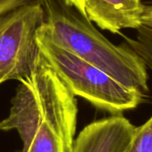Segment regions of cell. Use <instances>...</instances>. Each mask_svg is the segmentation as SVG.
Instances as JSON below:
<instances>
[{
    "label": "cell",
    "mask_w": 152,
    "mask_h": 152,
    "mask_svg": "<svg viewBox=\"0 0 152 152\" xmlns=\"http://www.w3.org/2000/svg\"><path fill=\"white\" fill-rule=\"evenodd\" d=\"M76 96L42 54L34 72L20 81L0 130H16L21 152H70L77 126Z\"/></svg>",
    "instance_id": "cell-1"
},
{
    "label": "cell",
    "mask_w": 152,
    "mask_h": 152,
    "mask_svg": "<svg viewBox=\"0 0 152 152\" xmlns=\"http://www.w3.org/2000/svg\"><path fill=\"white\" fill-rule=\"evenodd\" d=\"M42 31L55 44L107 72L126 87L146 96L148 68L126 43L116 45L63 0H45Z\"/></svg>",
    "instance_id": "cell-2"
},
{
    "label": "cell",
    "mask_w": 152,
    "mask_h": 152,
    "mask_svg": "<svg viewBox=\"0 0 152 152\" xmlns=\"http://www.w3.org/2000/svg\"><path fill=\"white\" fill-rule=\"evenodd\" d=\"M37 42L42 54L75 96L112 114L136 108L145 98L107 72L53 42L40 28Z\"/></svg>",
    "instance_id": "cell-3"
},
{
    "label": "cell",
    "mask_w": 152,
    "mask_h": 152,
    "mask_svg": "<svg viewBox=\"0 0 152 152\" xmlns=\"http://www.w3.org/2000/svg\"><path fill=\"white\" fill-rule=\"evenodd\" d=\"M45 23L43 4L23 5L0 17V86L34 72L42 56L37 32Z\"/></svg>",
    "instance_id": "cell-4"
},
{
    "label": "cell",
    "mask_w": 152,
    "mask_h": 152,
    "mask_svg": "<svg viewBox=\"0 0 152 152\" xmlns=\"http://www.w3.org/2000/svg\"><path fill=\"white\" fill-rule=\"evenodd\" d=\"M135 127L122 116H113L86 126L74 140L70 152H126Z\"/></svg>",
    "instance_id": "cell-5"
},
{
    "label": "cell",
    "mask_w": 152,
    "mask_h": 152,
    "mask_svg": "<svg viewBox=\"0 0 152 152\" xmlns=\"http://www.w3.org/2000/svg\"><path fill=\"white\" fill-rule=\"evenodd\" d=\"M86 17L103 30L119 33L142 25L144 4L141 0H86Z\"/></svg>",
    "instance_id": "cell-6"
},
{
    "label": "cell",
    "mask_w": 152,
    "mask_h": 152,
    "mask_svg": "<svg viewBox=\"0 0 152 152\" xmlns=\"http://www.w3.org/2000/svg\"><path fill=\"white\" fill-rule=\"evenodd\" d=\"M126 44L134 50L152 70V25L142 24L136 29L134 38L123 36Z\"/></svg>",
    "instance_id": "cell-7"
},
{
    "label": "cell",
    "mask_w": 152,
    "mask_h": 152,
    "mask_svg": "<svg viewBox=\"0 0 152 152\" xmlns=\"http://www.w3.org/2000/svg\"><path fill=\"white\" fill-rule=\"evenodd\" d=\"M126 152H152V117L137 127L136 134Z\"/></svg>",
    "instance_id": "cell-8"
},
{
    "label": "cell",
    "mask_w": 152,
    "mask_h": 152,
    "mask_svg": "<svg viewBox=\"0 0 152 152\" xmlns=\"http://www.w3.org/2000/svg\"><path fill=\"white\" fill-rule=\"evenodd\" d=\"M45 0H0V17L18 7L28 4H43Z\"/></svg>",
    "instance_id": "cell-9"
},
{
    "label": "cell",
    "mask_w": 152,
    "mask_h": 152,
    "mask_svg": "<svg viewBox=\"0 0 152 152\" xmlns=\"http://www.w3.org/2000/svg\"><path fill=\"white\" fill-rule=\"evenodd\" d=\"M66 4L74 7L77 9L81 14L86 17V0H63Z\"/></svg>",
    "instance_id": "cell-10"
},
{
    "label": "cell",
    "mask_w": 152,
    "mask_h": 152,
    "mask_svg": "<svg viewBox=\"0 0 152 152\" xmlns=\"http://www.w3.org/2000/svg\"><path fill=\"white\" fill-rule=\"evenodd\" d=\"M142 24L152 25V4L144 5V12L142 16Z\"/></svg>",
    "instance_id": "cell-11"
}]
</instances>
